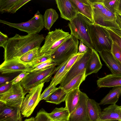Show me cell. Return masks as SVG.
<instances>
[{"instance_id":"e575fe53","label":"cell","mask_w":121,"mask_h":121,"mask_svg":"<svg viewBox=\"0 0 121 121\" xmlns=\"http://www.w3.org/2000/svg\"><path fill=\"white\" fill-rule=\"evenodd\" d=\"M53 65L56 66L55 63L53 61L51 58V59L40 64L33 69L32 71V72L43 69Z\"/></svg>"},{"instance_id":"4dcf8cb0","label":"cell","mask_w":121,"mask_h":121,"mask_svg":"<svg viewBox=\"0 0 121 121\" xmlns=\"http://www.w3.org/2000/svg\"><path fill=\"white\" fill-rule=\"evenodd\" d=\"M120 0H103L104 6L111 12L115 14L119 10Z\"/></svg>"},{"instance_id":"277c9868","label":"cell","mask_w":121,"mask_h":121,"mask_svg":"<svg viewBox=\"0 0 121 121\" xmlns=\"http://www.w3.org/2000/svg\"><path fill=\"white\" fill-rule=\"evenodd\" d=\"M92 24L87 17L80 13L69 21L68 26L71 31V34L82 41L88 47L93 49L90 37L89 26Z\"/></svg>"},{"instance_id":"ffe728a7","label":"cell","mask_w":121,"mask_h":121,"mask_svg":"<svg viewBox=\"0 0 121 121\" xmlns=\"http://www.w3.org/2000/svg\"><path fill=\"white\" fill-rule=\"evenodd\" d=\"M80 91L79 87L69 92L65 100V107L68 111L70 114L75 109L79 101Z\"/></svg>"},{"instance_id":"ba28073f","label":"cell","mask_w":121,"mask_h":121,"mask_svg":"<svg viewBox=\"0 0 121 121\" xmlns=\"http://www.w3.org/2000/svg\"><path fill=\"white\" fill-rule=\"evenodd\" d=\"M0 22L10 27L25 32L30 35L38 34L44 27L43 16L39 11L31 19L25 22L13 23L0 19Z\"/></svg>"},{"instance_id":"484cf974","label":"cell","mask_w":121,"mask_h":121,"mask_svg":"<svg viewBox=\"0 0 121 121\" xmlns=\"http://www.w3.org/2000/svg\"><path fill=\"white\" fill-rule=\"evenodd\" d=\"M68 93L59 87L44 100L47 102L59 104L64 102Z\"/></svg>"},{"instance_id":"816d5d0a","label":"cell","mask_w":121,"mask_h":121,"mask_svg":"<svg viewBox=\"0 0 121 121\" xmlns=\"http://www.w3.org/2000/svg\"><path fill=\"white\" fill-rule=\"evenodd\" d=\"M120 108L121 109V106H119Z\"/></svg>"},{"instance_id":"ab89813d","label":"cell","mask_w":121,"mask_h":121,"mask_svg":"<svg viewBox=\"0 0 121 121\" xmlns=\"http://www.w3.org/2000/svg\"><path fill=\"white\" fill-rule=\"evenodd\" d=\"M11 81L8 82L0 86V94L4 93L10 89L13 86Z\"/></svg>"},{"instance_id":"3957f363","label":"cell","mask_w":121,"mask_h":121,"mask_svg":"<svg viewBox=\"0 0 121 121\" xmlns=\"http://www.w3.org/2000/svg\"><path fill=\"white\" fill-rule=\"evenodd\" d=\"M92 7L94 24L105 27L120 29L116 22L115 14L105 7L103 0H90Z\"/></svg>"},{"instance_id":"30bf717a","label":"cell","mask_w":121,"mask_h":121,"mask_svg":"<svg viewBox=\"0 0 121 121\" xmlns=\"http://www.w3.org/2000/svg\"><path fill=\"white\" fill-rule=\"evenodd\" d=\"M44 83H41L30 89L25 97L21 108V114L24 117L30 116L40 102L39 99Z\"/></svg>"},{"instance_id":"836d02e7","label":"cell","mask_w":121,"mask_h":121,"mask_svg":"<svg viewBox=\"0 0 121 121\" xmlns=\"http://www.w3.org/2000/svg\"><path fill=\"white\" fill-rule=\"evenodd\" d=\"M58 88V87H56V86L54 84L49 85L41 95L39 99V101L43 99L45 100Z\"/></svg>"},{"instance_id":"7c38bea8","label":"cell","mask_w":121,"mask_h":121,"mask_svg":"<svg viewBox=\"0 0 121 121\" xmlns=\"http://www.w3.org/2000/svg\"><path fill=\"white\" fill-rule=\"evenodd\" d=\"M33 69L28 64L21 61L20 57L4 60L0 66L2 74H8L18 72H32Z\"/></svg>"},{"instance_id":"f546056e","label":"cell","mask_w":121,"mask_h":121,"mask_svg":"<svg viewBox=\"0 0 121 121\" xmlns=\"http://www.w3.org/2000/svg\"><path fill=\"white\" fill-rule=\"evenodd\" d=\"M19 0H0V12L2 13H9Z\"/></svg>"},{"instance_id":"c3c4849f","label":"cell","mask_w":121,"mask_h":121,"mask_svg":"<svg viewBox=\"0 0 121 121\" xmlns=\"http://www.w3.org/2000/svg\"><path fill=\"white\" fill-rule=\"evenodd\" d=\"M121 11V0H120L118 11Z\"/></svg>"},{"instance_id":"4fadbf2b","label":"cell","mask_w":121,"mask_h":121,"mask_svg":"<svg viewBox=\"0 0 121 121\" xmlns=\"http://www.w3.org/2000/svg\"><path fill=\"white\" fill-rule=\"evenodd\" d=\"M89 98L86 93L80 91L78 105L74 110L70 114L68 121H90L87 105Z\"/></svg>"},{"instance_id":"60d3db41","label":"cell","mask_w":121,"mask_h":121,"mask_svg":"<svg viewBox=\"0 0 121 121\" xmlns=\"http://www.w3.org/2000/svg\"><path fill=\"white\" fill-rule=\"evenodd\" d=\"M9 38L6 34L0 31V46L4 48Z\"/></svg>"},{"instance_id":"7402d4cb","label":"cell","mask_w":121,"mask_h":121,"mask_svg":"<svg viewBox=\"0 0 121 121\" xmlns=\"http://www.w3.org/2000/svg\"><path fill=\"white\" fill-rule=\"evenodd\" d=\"M87 105L90 121H98L102 111L99 104L95 100L89 98Z\"/></svg>"},{"instance_id":"f5cc1de1","label":"cell","mask_w":121,"mask_h":121,"mask_svg":"<svg viewBox=\"0 0 121 121\" xmlns=\"http://www.w3.org/2000/svg\"></svg>"},{"instance_id":"7dc6e473","label":"cell","mask_w":121,"mask_h":121,"mask_svg":"<svg viewBox=\"0 0 121 121\" xmlns=\"http://www.w3.org/2000/svg\"><path fill=\"white\" fill-rule=\"evenodd\" d=\"M24 121H35V117H31L28 119H26Z\"/></svg>"},{"instance_id":"74e56055","label":"cell","mask_w":121,"mask_h":121,"mask_svg":"<svg viewBox=\"0 0 121 121\" xmlns=\"http://www.w3.org/2000/svg\"><path fill=\"white\" fill-rule=\"evenodd\" d=\"M72 56L67 59L57 67L55 75L52 78V80H53L56 78L62 73L68 62Z\"/></svg>"},{"instance_id":"603a6c76","label":"cell","mask_w":121,"mask_h":121,"mask_svg":"<svg viewBox=\"0 0 121 121\" xmlns=\"http://www.w3.org/2000/svg\"><path fill=\"white\" fill-rule=\"evenodd\" d=\"M85 53H78L73 56L68 62L62 73L56 78L51 80L50 85L54 84L56 86L60 84L73 65L84 55Z\"/></svg>"},{"instance_id":"f907efd6","label":"cell","mask_w":121,"mask_h":121,"mask_svg":"<svg viewBox=\"0 0 121 121\" xmlns=\"http://www.w3.org/2000/svg\"><path fill=\"white\" fill-rule=\"evenodd\" d=\"M121 15V11H118L117 13Z\"/></svg>"},{"instance_id":"cb8c5ba5","label":"cell","mask_w":121,"mask_h":121,"mask_svg":"<svg viewBox=\"0 0 121 121\" xmlns=\"http://www.w3.org/2000/svg\"><path fill=\"white\" fill-rule=\"evenodd\" d=\"M121 95V86L113 87L100 101L99 105L116 104Z\"/></svg>"},{"instance_id":"b9f144b4","label":"cell","mask_w":121,"mask_h":121,"mask_svg":"<svg viewBox=\"0 0 121 121\" xmlns=\"http://www.w3.org/2000/svg\"><path fill=\"white\" fill-rule=\"evenodd\" d=\"M29 73L30 72H23L21 73L11 81L12 84L13 85L20 82L24 78L29 74Z\"/></svg>"},{"instance_id":"5b68a950","label":"cell","mask_w":121,"mask_h":121,"mask_svg":"<svg viewBox=\"0 0 121 121\" xmlns=\"http://www.w3.org/2000/svg\"><path fill=\"white\" fill-rule=\"evenodd\" d=\"M53 65L43 69L30 72L20 82L21 85L26 92L42 83L48 82L55 73L57 67Z\"/></svg>"},{"instance_id":"7a4b0ae2","label":"cell","mask_w":121,"mask_h":121,"mask_svg":"<svg viewBox=\"0 0 121 121\" xmlns=\"http://www.w3.org/2000/svg\"><path fill=\"white\" fill-rule=\"evenodd\" d=\"M89 30L94 49L98 52L103 51L111 52L113 41L105 27L90 23Z\"/></svg>"},{"instance_id":"f1b7e54d","label":"cell","mask_w":121,"mask_h":121,"mask_svg":"<svg viewBox=\"0 0 121 121\" xmlns=\"http://www.w3.org/2000/svg\"><path fill=\"white\" fill-rule=\"evenodd\" d=\"M41 48H35L30 50L20 57V60L27 64L31 62L41 54L40 52Z\"/></svg>"},{"instance_id":"8fae6325","label":"cell","mask_w":121,"mask_h":121,"mask_svg":"<svg viewBox=\"0 0 121 121\" xmlns=\"http://www.w3.org/2000/svg\"><path fill=\"white\" fill-rule=\"evenodd\" d=\"M92 49L88 47L87 51L84 55L72 66L60 84L59 87L64 86L75 77L85 72L87 63L91 54Z\"/></svg>"},{"instance_id":"83f0119b","label":"cell","mask_w":121,"mask_h":121,"mask_svg":"<svg viewBox=\"0 0 121 121\" xmlns=\"http://www.w3.org/2000/svg\"><path fill=\"white\" fill-rule=\"evenodd\" d=\"M85 72L77 75L64 86L60 88L68 93L72 90L79 87L86 77L85 76Z\"/></svg>"},{"instance_id":"d6986e66","label":"cell","mask_w":121,"mask_h":121,"mask_svg":"<svg viewBox=\"0 0 121 121\" xmlns=\"http://www.w3.org/2000/svg\"><path fill=\"white\" fill-rule=\"evenodd\" d=\"M102 66L99 55L95 49H92L91 56L87 63L85 72V76L97 73Z\"/></svg>"},{"instance_id":"9a60e30c","label":"cell","mask_w":121,"mask_h":121,"mask_svg":"<svg viewBox=\"0 0 121 121\" xmlns=\"http://www.w3.org/2000/svg\"><path fill=\"white\" fill-rule=\"evenodd\" d=\"M21 109L7 106L0 101V121H22Z\"/></svg>"},{"instance_id":"d6a6232c","label":"cell","mask_w":121,"mask_h":121,"mask_svg":"<svg viewBox=\"0 0 121 121\" xmlns=\"http://www.w3.org/2000/svg\"><path fill=\"white\" fill-rule=\"evenodd\" d=\"M35 118V121H53L49 116L48 113L43 108L37 112Z\"/></svg>"},{"instance_id":"44dd1931","label":"cell","mask_w":121,"mask_h":121,"mask_svg":"<svg viewBox=\"0 0 121 121\" xmlns=\"http://www.w3.org/2000/svg\"><path fill=\"white\" fill-rule=\"evenodd\" d=\"M97 83L99 88L121 86V76H117L112 74L107 75L99 78L97 81Z\"/></svg>"},{"instance_id":"bcb514c9","label":"cell","mask_w":121,"mask_h":121,"mask_svg":"<svg viewBox=\"0 0 121 121\" xmlns=\"http://www.w3.org/2000/svg\"><path fill=\"white\" fill-rule=\"evenodd\" d=\"M110 28L121 37V30L114 28Z\"/></svg>"},{"instance_id":"681fc988","label":"cell","mask_w":121,"mask_h":121,"mask_svg":"<svg viewBox=\"0 0 121 121\" xmlns=\"http://www.w3.org/2000/svg\"><path fill=\"white\" fill-rule=\"evenodd\" d=\"M120 121L117 120H105L102 121Z\"/></svg>"},{"instance_id":"ee69618b","label":"cell","mask_w":121,"mask_h":121,"mask_svg":"<svg viewBox=\"0 0 121 121\" xmlns=\"http://www.w3.org/2000/svg\"><path fill=\"white\" fill-rule=\"evenodd\" d=\"M10 79L9 77L1 75L0 77V86L9 81Z\"/></svg>"},{"instance_id":"5bb4252c","label":"cell","mask_w":121,"mask_h":121,"mask_svg":"<svg viewBox=\"0 0 121 121\" xmlns=\"http://www.w3.org/2000/svg\"><path fill=\"white\" fill-rule=\"evenodd\" d=\"M55 1L62 18L70 21L79 13L71 0H56Z\"/></svg>"},{"instance_id":"9c48e42d","label":"cell","mask_w":121,"mask_h":121,"mask_svg":"<svg viewBox=\"0 0 121 121\" xmlns=\"http://www.w3.org/2000/svg\"><path fill=\"white\" fill-rule=\"evenodd\" d=\"M27 93L20 82L13 85L7 91L0 94V101L4 103L7 106L21 109Z\"/></svg>"},{"instance_id":"7bdbcfd3","label":"cell","mask_w":121,"mask_h":121,"mask_svg":"<svg viewBox=\"0 0 121 121\" xmlns=\"http://www.w3.org/2000/svg\"><path fill=\"white\" fill-rule=\"evenodd\" d=\"M88 48V47L84 44L83 42L80 40L78 53L81 54L85 53L87 51Z\"/></svg>"},{"instance_id":"8992f818","label":"cell","mask_w":121,"mask_h":121,"mask_svg":"<svg viewBox=\"0 0 121 121\" xmlns=\"http://www.w3.org/2000/svg\"><path fill=\"white\" fill-rule=\"evenodd\" d=\"M71 35L61 29H55L49 31L45 39L44 44L40 48L41 53L52 55L64 42L70 38Z\"/></svg>"},{"instance_id":"e0dca14e","label":"cell","mask_w":121,"mask_h":121,"mask_svg":"<svg viewBox=\"0 0 121 121\" xmlns=\"http://www.w3.org/2000/svg\"><path fill=\"white\" fill-rule=\"evenodd\" d=\"M78 13L88 18L94 24L92 4L90 0H71Z\"/></svg>"},{"instance_id":"d590c367","label":"cell","mask_w":121,"mask_h":121,"mask_svg":"<svg viewBox=\"0 0 121 121\" xmlns=\"http://www.w3.org/2000/svg\"><path fill=\"white\" fill-rule=\"evenodd\" d=\"M111 52L114 56L121 63V50L116 43L113 41Z\"/></svg>"},{"instance_id":"ac0fdd59","label":"cell","mask_w":121,"mask_h":121,"mask_svg":"<svg viewBox=\"0 0 121 121\" xmlns=\"http://www.w3.org/2000/svg\"><path fill=\"white\" fill-rule=\"evenodd\" d=\"M121 120V109L116 104H111L101 111L99 121Z\"/></svg>"},{"instance_id":"6da1fadb","label":"cell","mask_w":121,"mask_h":121,"mask_svg":"<svg viewBox=\"0 0 121 121\" xmlns=\"http://www.w3.org/2000/svg\"><path fill=\"white\" fill-rule=\"evenodd\" d=\"M45 39L42 34L22 35L16 34L9 38L4 49V60L20 57L33 49L41 48V44Z\"/></svg>"},{"instance_id":"d4e9b609","label":"cell","mask_w":121,"mask_h":121,"mask_svg":"<svg viewBox=\"0 0 121 121\" xmlns=\"http://www.w3.org/2000/svg\"><path fill=\"white\" fill-rule=\"evenodd\" d=\"M48 114L53 121H68L70 115L65 107L56 108Z\"/></svg>"},{"instance_id":"52a82bcc","label":"cell","mask_w":121,"mask_h":121,"mask_svg":"<svg viewBox=\"0 0 121 121\" xmlns=\"http://www.w3.org/2000/svg\"><path fill=\"white\" fill-rule=\"evenodd\" d=\"M79 41L74 36L64 42L57 48L51 58L56 66L58 65L69 58L78 53Z\"/></svg>"},{"instance_id":"4316f807","label":"cell","mask_w":121,"mask_h":121,"mask_svg":"<svg viewBox=\"0 0 121 121\" xmlns=\"http://www.w3.org/2000/svg\"><path fill=\"white\" fill-rule=\"evenodd\" d=\"M44 26L49 30L58 18V15L55 9L50 8L46 10L43 16Z\"/></svg>"},{"instance_id":"f6af8a7d","label":"cell","mask_w":121,"mask_h":121,"mask_svg":"<svg viewBox=\"0 0 121 121\" xmlns=\"http://www.w3.org/2000/svg\"><path fill=\"white\" fill-rule=\"evenodd\" d=\"M115 15L116 17V22L120 30H121V15L117 13H116Z\"/></svg>"},{"instance_id":"2e32d148","label":"cell","mask_w":121,"mask_h":121,"mask_svg":"<svg viewBox=\"0 0 121 121\" xmlns=\"http://www.w3.org/2000/svg\"><path fill=\"white\" fill-rule=\"evenodd\" d=\"M99 53L112 74L117 76H121V63L114 56L111 52L103 51Z\"/></svg>"},{"instance_id":"1f68e13d","label":"cell","mask_w":121,"mask_h":121,"mask_svg":"<svg viewBox=\"0 0 121 121\" xmlns=\"http://www.w3.org/2000/svg\"><path fill=\"white\" fill-rule=\"evenodd\" d=\"M51 55L46 53H41L31 62L27 64L33 69L40 64L51 59Z\"/></svg>"},{"instance_id":"f35d334b","label":"cell","mask_w":121,"mask_h":121,"mask_svg":"<svg viewBox=\"0 0 121 121\" xmlns=\"http://www.w3.org/2000/svg\"><path fill=\"white\" fill-rule=\"evenodd\" d=\"M31 0H19L11 10L9 13H15L18 9L23 5Z\"/></svg>"},{"instance_id":"8d00e7d4","label":"cell","mask_w":121,"mask_h":121,"mask_svg":"<svg viewBox=\"0 0 121 121\" xmlns=\"http://www.w3.org/2000/svg\"><path fill=\"white\" fill-rule=\"evenodd\" d=\"M105 28L109 32L113 41L116 43L121 50V37L110 28Z\"/></svg>"}]
</instances>
